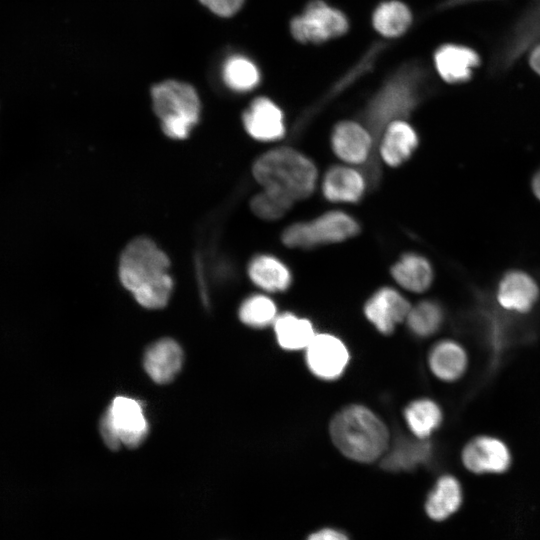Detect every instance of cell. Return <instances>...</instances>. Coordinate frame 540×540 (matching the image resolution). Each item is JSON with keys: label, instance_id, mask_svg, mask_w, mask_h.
<instances>
[{"label": "cell", "instance_id": "6da1fadb", "mask_svg": "<svg viewBox=\"0 0 540 540\" xmlns=\"http://www.w3.org/2000/svg\"><path fill=\"white\" fill-rule=\"evenodd\" d=\"M169 266L167 255L151 239L139 237L120 257L119 278L141 306L159 309L167 304L173 288Z\"/></svg>", "mask_w": 540, "mask_h": 540}, {"label": "cell", "instance_id": "7a4b0ae2", "mask_svg": "<svg viewBox=\"0 0 540 540\" xmlns=\"http://www.w3.org/2000/svg\"><path fill=\"white\" fill-rule=\"evenodd\" d=\"M252 172L263 190L293 203L308 198L314 192L318 178L313 161L287 146L260 155L253 164Z\"/></svg>", "mask_w": 540, "mask_h": 540}, {"label": "cell", "instance_id": "3957f363", "mask_svg": "<svg viewBox=\"0 0 540 540\" xmlns=\"http://www.w3.org/2000/svg\"><path fill=\"white\" fill-rule=\"evenodd\" d=\"M330 435L343 455L361 463L377 460L389 447L386 425L362 405H350L339 411L330 423Z\"/></svg>", "mask_w": 540, "mask_h": 540}, {"label": "cell", "instance_id": "277c9868", "mask_svg": "<svg viewBox=\"0 0 540 540\" xmlns=\"http://www.w3.org/2000/svg\"><path fill=\"white\" fill-rule=\"evenodd\" d=\"M151 96L165 135L172 139L186 138L200 114V101L195 89L187 83L168 80L155 85Z\"/></svg>", "mask_w": 540, "mask_h": 540}, {"label": "cell", "instance_id": "5b68a950", "mask_svg": "<svg viewBox=\"0 0 540 540\" xmlns=\"http://www.w3.org/2000/svg\"><path fill=\"white\" fill-rule=\"evenodd\" d=\"M419 80L413 71H404L386 83L372 98L365 112L367 128L376 140L384 128L404 119L419 99Z\"/></svg>", "mask_w": 540, "mask_h": 540}, {"label": "cell", "instance_id": "8992f818", "mask_svg": "<svg viewBox=\"0 0 540 540\" xmlns=\"http://www.w3.org/2000/svg\"><path fill=\"white\" fill-rule=\"evenodd\" d=\"M360 231L357 220L346 212L333 210L309 221H299L286 227L281 240L289 248L310 249L339 243Z\"/></svg>", "mask_w": 540, "mask_h": 540}, {"label": "cell", "instance_id": "52a82bcc", "mask_svg": "<svg viewBox=\"0 0 540 540\" xmlns=\"http://www.w3.org/2000/svg\"><path fill=\"white\" fill-rule=\"evenodd\" d=\"M348 28L345 15L339 10L316 0L291 22V32L300 42H323L340 36Z\"/></svg>", "mask_w": 540, "mask_h": 540}, {"label": "cell", "instance_id": "ba28073f", "mask_svg": "<svg viewBox=\"0 0 540 540\" xmlns=\"http://www.w3.org/2000/svg\"><path fill=\"white\" fill-rule=\"evenodd\" d=\"M120 444L139 446L148 434V422L140 403L130 397L117 396L101 418Z\"/></svg>", "mask_w": 540, "mask_h": 540}, {"label": "cell", "instance_id": "9c48e42d", "mask_svg": "<svg viewBox=\"0 0 540 540\" xmlns=\"http://www.w3.org/2000/svg\"><path fill=\"white\" fill-rule=\"evenodd\" d=\"M374 136L364 125L345 120L332 130L331 146L334 154L343 162L351 165L372 164Z\"/></svg>", "mask_w": 540, "mask_h": 540}, {"label": "cell", "instance_id": "30bf717a", "mask_svg": "<svg viewBox=\"0 0 540 540\" xmlns=\"http://www.w3.org/2000/svg\"><path fill=\"white\" fill-rule=\"evenodd\" d=\"M349 352L345 344L331 334H316L306 347L309 370L324 380H333L345 370Z\"/></svg>", "mask_w": 540, "mask_h": 540}, {"label": "cell", "instance_id": "8fae6325", "mask_svg": "<svg viewBox=\"0 0 540 540\" xmlns=\"http://www.w3.org/2000/svg\"><path fill=\"white\" fill-rule=\"evenodd\" d=\"M463 465L476 474L503 473L511 465V453L505 442L493 436L471 439L461 453Z\"/></svg>", "mask_w": 540, "mask_h": 540}, {"label": "cell", "instance_id": "7c38bea8", "mask_svg": "<svg viewBox=\"0 0 540 540\" xmlns=\"http://www.w3.org/2000/svg\"><path fill=\"white\" fill-rule=\"evenodd\" d=\"M410 303L391 287L378 289L366 302L364 313L367 319L383 334H390L395 326L406 320Z\"/></svg>", "mask_w": 540, "mask_h": 540}, {"label": "cell", "instance_id": "4fadbf2b", "mask_svg": "<svg viewBox=\"0 0 540 540\" xmlns=\"http://www.w3.org/2000/svg\"><path fill=\"white\" fill-rule=\"evenodd\" d=\"M247 133L262 142H274L286 132L282 110L266 97L256 98L243 114Z\"/></svg>", "mask_w": 540, "mask_h": 540}, {"label": "cell", "instance_id": "5bb4252c", "mask_svg": "<svg viewBox=\"0 0 540 540\" xmlns=\"http://www.w3.org/2000/svg\"><path fill=\"white\" fill-rule=\"evenodd\" d=\"M367 186L366 175L358 169L348 165H335L326 171L321 189L328 201L356 203L362 199Z\"/></svg>", "mask_w": 540, "mask_h": 540}, {"label": "cell", "instance_id": "9a60e30c", "mask_svg": "<svg viewBox=\"0 0 540 540\" xmlns=\"http://www.w3.org/2000/svg\"><path fill=\"white\" fill-rule=\"evenodd\" d=\"M419 143L416 130L404 119L389 123L379 138V156L390 167L407 161Z\"/></svg>", "mask_w": 540, "mask_h": 540}, {"label": "cell", "instance_id": "2e32d148", "mask_svg": "<svg viewBox=\"0 0 540 540\" xmlns=\"http://www.w3.org/2000/svg\"><path fill=\"white\" fill-rule=\"evenodd\" d=\"M496 296L499 305L505 310L526 313L536 303L539 289L527 273L511 271L501 279Z\"/></svg>", "mask_w": 540, "mask_h": 540}, {"label": "cell", "instance_id": "e0dca14e", "mask_svg": "<svg viewBox=\"0 0 540 540\" xmlns=\"http://www.w3.org/2000/svg\"><path fill=\"white\" fill-rule=\"evenodd\" d=\"M183 352L179 344L169 338L152 344L145 352L143 365L148 376L158 384L171 382L179 373Z\"/></svg>", "mask_w": 540, "mask_h": 540}, {"label": "cell", "instance_id": "ac0fdd59", "mask_svg": "<svg viewBox=\"0 0 540 540\" xmlns=\"http://www.w3.org/2000/svg\"><path fill=\"white\" fill-rule=\"evenodd\" d=\"M434 60L439 75L449 83L468 80L479 64V56L474 50L455 44L440 47Z\"/></svg>", "mask_w": 540, "mask_h": 540}, {"label": "cell", "instance_id": "d6986e66", "mask_svg": "<svg viewBox=\"0 0 540 540\" xmlns=\"http://www.w3.org/2000/svg\"><path fill=\"white\" fill-rule=\"evenodd\" d=\"M432 455V446L427 439L401 438L388 447L381 465L385 470L410 471L426 463Z\"/></svg>", "mask_w": 540, "mask_h": 540}, {"label": "cell", "instance_id": "ffe728a7", "mask_svg": "<svg viewBox=\"0 0 540 540\" xmlns=\"http://www.w3.org/2000/svg\"><path fill=\"white\" fill-rule=\"evenodd\" d=\"M248 275L256 286L269 292H283L292 282L289 267L270 254L255 256L249 263Z\"/></svg>", "mask_w": 540, "mask_h": 540}, {"label": "cell", "instance_id": "44dd1931", "mask_svg": "<svg viewBox=\"0 0 540 540\" xmlns=\"http://www.w3.org/2000/svg\"><path fill=\"white\" fill-rule=\"evenodd\" d=\"M391 275L401 287L415 293L424 292L433 281L430 262L414 252L403 254L391 267Z\"/></svg>", "mask_w": 540, "mask_h": 540}, {"label": "cell", "instance_id": "7402d4cb", "mask_svg": "<svg viewBox=\"0 0 540 540\" xmlns=\"http://www.w3.org/2000/svg\"><path fill=\"white\" fill-rule=\"evenodd\" d=\"M429 367L443 381L459 379L467 368L468 357L464 348L452 340L437 343L430 351Z\"/></svg>", "mask_w": 540, "mask_h": 540}, {"label": "cell", "instance_id": "603a6c76", "mask_svg": "<svg viewBox=\"0 0 540 540\" xmlns=\"http://www.w3.org/2000/svg\"><path fill=\"white\" fill-rule=\"evenodd\" d=\"M462 496L461 485L454 476H441L427 497L425 503L427 515L436 521L449 518L460 508Z\"/></svg>", "mask_w": 540, "mask_h": 540}, {"label": "cell", "instance_id": "cb8c5ba5", "mask_svg": "<svg viewBox=\"0 0 540 540\" xmlns=\"http://www.w3.org/2000/svg\"><path fill=\"white\" fill-rule=\"evenodd\" d=\"M273 325L277 342L285 350L306 349L316 335L308 319L292 313L277 316Z\"/></svg>", "mask_w": 540, "mask_h": 540}, {"label": "cell", "instance_id": "d4e9b609", "mask_svg": "<svg viewBox=\"0 0 540 540\" xmlns=\"http://www.w3.org/2000/svg\"><path fill=\"white\" fill-rule=\"evenodd\" d=\"M405 420L415 437L427 439L442 422V411L430 399L411 402L404 411Z\"/></svg>", "mask_w": 540, "mask_h": 540}, {"label": "cell", "instance_id": "484cf974", "mask_svg": "<svg viewBox=\"0 0 540 540\" xmlns=\"http://www.w3.org/2000/svg\"><path fill=\"white\" fill-rule=\"evenodd\" d=\"M412 20L408 7L400 1H387L380 4L373 14L375 29L385 37L403 34Z\"/></svg>", "mask_w": 540, "mask_h": 540}, {"label": "cell", "instance_id": "4316f807", "mask_svg": "<svg viewBox=\"0 0 540 540\" xmlns=\"http://www.w3.org/2000/svg\"><path fill=\"white\" fill-rule=\"evenodd\" d=\"M223 79L229 88L246 92L259 84L260 73L256 65L246 57L233 56L224 64Z\"/></svg>", "mask_w": 540, "mask_h": 540}, {"label": "cell", "instance_id": "83f0119b", "mask_svg": "<svg viewBox=\"0 0 540 540\" xmlns=\"http://www.w3.org/2000/svg\"><path fill=\"white\" fill-rule=\"evenodd\" d=\"M406 320L415 335L427 337L440 328L443 322V310L434 301H421L411 307Z\"/></svg>", "mask_w": 540, "mask_h": 540}, {"label": "cell", "instance_id": "f1b7e54d", "mask_svg": "<svg viewBox=\"0 0 540 540\" xmlns=\"http://www.w3.org/2000/svg\"><path fill=\"white\" fill-rule=\"evenodd\" d=\"M276 305L272 299L264 295L248 297L240 306L239 318L247 326L263 328L273 323L276 316Z\"/></svg>", "mask_w": 540, "mask_h": 540}, {"label": "cell", "instance_id": "f546056e", "mask_svg": "<svg viewBox=\"0 0 540 540\" xmlns=\"http://www.w3.org/2000/svg\"><path fill=\"white\" fill-rule=\"evenodd\" d=\"M293 202L279 195L263 190L251 199V209L264 220H277L292 207Z\"/></svg>", "mask_w": 540, "mask_h": 540}, {"label": "cell", "instance_id": "4dcf8cb0", "mask_svg": "<svg viewBox=\"0 0 540 540\" xmlns=\"http://www.w3.org/2000/svg\"><path fill=\"white\" fill-rule=\"evenodd\" d=\"M538 36H540V6L532 11L520 25L516 40L513 41V46L511 48L512 53H516V50L521 49L526 43H529L531 39Z\"/></svg>", "mask_w": 540, "mask_h": 540}, {"label": "cell", "instance_id": "1f68e13d", "mask_svg": "<svg viewBox=\"0 0 540 540\" xmlns=\"http://www.w3.org/2000/svg\"><path fill=\"white\" fill-rule=\"evenodd\" d=\"M200 2L215 14L228 17L241 8L244 0H200Z\"/></svg>", "mask_w": 540, "mask_h": 540}, {"label": "cell", "instance_id": "d6a6232c", "mask_svg": "<svg viewBox=\"0 0 540 540\" xmlns=\"http://www.w3.org/2000/svg\"><path fill=\"white\" fill-rule=\"evenodd\" d=\"M307 540H351L344 532L334 528H323L308 536Z\"/></svg>", "mask_w": 540, "mask_h": 540}, {"label": "cell", "instance_id": "836d02e7", "mask_svg": "<svg viewBox=\"0 0 540 540\" xmlns=\"http://www.w3.org/2000/svg\"><path fill=\"white\" fill-rule=\"evenodd\" d=\"M530 65L533 70L540 75V45H538L531 53Z\"/></svg>", "mask_w": 540, "mask_h": 540}, {"label": "cell", "instance_id": "e575fe53", "mask_svg": "<svg viewBox=\"0 0 540 540\" xmlns=\"http://www.w3.org/2000/svg\"><path fill=\"white\" fill-rule=\"evenodd\" d=\"M532 188L534 194L540 199V170L533 179Z\"/></svg>", "mask_w": 540, "mask_h": 540}]
</instances>
